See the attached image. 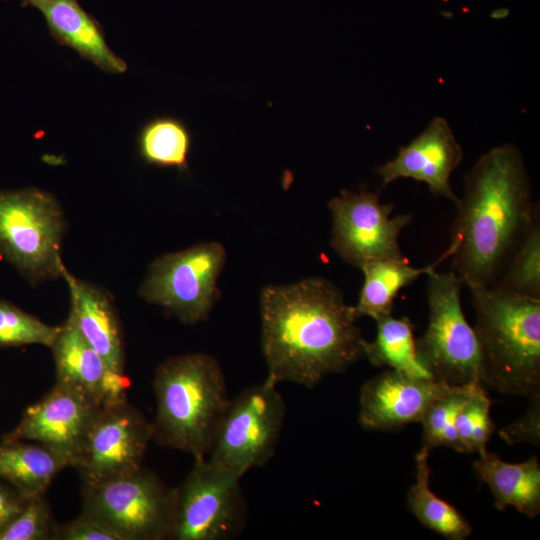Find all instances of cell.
I'll return each instance as SVG.
<instances>
[{
    "label": "cell",
    "instance_id": "cell-1",
    "mask_svg": "<svg viewBox=\"0 0 540 540\" xmlns=\"http://www.w3.org/2000/svg\"><path fill=\"white\" fill-rule=\"evenodd\" d=\"M260 313L266 379L275 384L313 388L364 357L354 307L325 278L264 287Z\"/></svg>",
    "mask_w": 540,
    "mask_h": 540
},
{
    "label": "cell",
    "instance_id": "cell-2",
    "mask_svg": "<svg viewBox=\"0 0 540 540\" xmlns=\"http://www.w3.org/2000/svg\"><path fill=\"white\" fill-rule=\"evenodd\" d=\"M456 207L452 271L469 289L489 288L540 217L521 151L503 144L480 156L464 177Z\"/></svg>",
    "mask_w": 540,
    "mask_h": 540
},
{
    "label": "cell",
    "instance_id": "cell-3",
    "mask_svg": "<svg viewBox=\"0 0 540 540\" xmlns=\"http://www.w3.org/2000/svg\"><path fill=\"white\" fill-rule=\"evenodd\" d=\"M153 440L205 458L229 402L222 368L206 353L170 357L155 370Z\"/></svg>",
    "mask_w": 540,
    "mask_h": 540
},
{
    "label": "cell",
    "instance_id": "cell-4",
    "mask_svg": "<svg viewBox=\"0 0 540 540\" xmlns=\"http://www.w3.org/2000/svg\"><path fill=\"white\" fill-rule=\"evenodd\" d=\"M482 383L501 394L540 393V300L470 288Z\"/></svg>",
    "mask_w": 540,
    "mask_h": 540
},
{
    "label": "cell",
    "instance_id": "cell-5",
    "mask_svg": "<svg viewBox=\"0 0 540 540\" xmlns=\"http://www.w3.org/2000/svg\"><path fill=\"white\" fill-rule=\"evenodd\" d=\"M427 276L429 321L415 340L418 360L434 381L449 386L483 384L479 343L461 305L462 281L452 270H434Z\"/></svg>",
    "mask_w": 540,
    "mask_h": 540
},
{
    "label": "cell",
    "instance_id": "cell-6",
    "mask_svg": "<svg viewBox=\"0 0 540 540\" xmlns=\"http://www.w3.org/2000/svg\"><path fill=\"white\" fill-rule=\"evenodd\" d=\"M64 228L52 194L38 188L0 190V255L29 281L62 277Z\"/></svg>",
    "mask_w": 540,
    "mask_h": 540
},
{
    "label": "cell",
    "instance_id": "cell-7",
    "mask_svg": "<svg viewBox=\"0 0 540 540\" xmlns=\"http://www.w3.org/2000/svg\"><path fill=\"white\" fill-rule=\"evenodd\" d=\"M175 488L144 468L82 486L81 514L100 523L119 540L168 539Z\"/></svg>",
    "mask_w": 540,
    "mask_h": 540
},
{
    "label": "cell",
    "instance_id": "cell-8",
    "mask_svg": "<svg viewBox=\"0 0 540 540\" xmlns=\"http://www.w3.org/2000/svg\"><path fill=\"white\" fill-rule=\"evenodd\" d=\"M194 460L188 475L175 487L168 539L228 540L238 536L247 521L242 477L206 457Z\"/></svg>",
    "mask_w": 540,
    "mask_h": 540
},
{
    "label": "cell",
    "instance_id": "cell-9",
    "mask_svg": "<svg viewBox=\"0 0 540 540\" xmlns=\"http://www.w3.org/2000/svg\"><path fill=\"white\" fill-rule=\"evenodd\" d=\"M286 416L277 384L265 379L229 400L206 456L243 477L275 454Z\"/></svg>",
    "mask_w": 540,
    "mask_h": 540
},
{
    "label": "cell",
    "instance_id": "cell-10",
    "mask_svg": "<svg viewBox=\"0 0 540 540\" xmlns=\"http://www.w3.org/2000/svg\"><path fill=\"white\" fill-rule=\"evenodd\" d=\"M225 261L224 246L214 241L161 255L151 263L139 295L184 323L206 320L219 296Z\"/></svg>",
    "mask_w": 540,
    "mask_h": 540
},
{
    "label": "cell",
    "instance_id": "cell-11",
    "mask_svg": "<svg viewBox=\"0 0 540 540\" xmlns=\"http://www.w3.org/2000/svg\"><path fill=\"white\" fill-rule=\"evenodd\" d=\"M332 216L330 243L348 264L361 269L375 259L404 258L399 245L412 214L391 216L394 205L381 203L379 194L363 188L341 190L328 203Z\"/></svg>",
    "mask_w": 540,
    "mask_h": 540
},
{
    "label": "cell",
    "instance_id": "cell-12",
    "mask_svg": "<svg viewBox=\"0 0 540 540\" xmlns=\"http://www.w3.org/2000/svg\"><path fill=\"white\" fill-rule=\"evenodd\" d=\"M153 427L127 399L103 406L83 439L72 466L83 484H94L142 467Z\"/></svg>",
    "mask_w": 540,
    "mask_h": 540
},
{
    "label": "cell",
    "instance_id": "cell-13",
    "mask_svg": "<svg viewBox=\"0 0 540 540\" xmlns=\"http://www.w3.org/2000/svg\"><path fill=\"white\" fill-rule=\"evenodd\" d=\"M102 407L80 390L56 382L43 398L25 409L17 426L4 434L2 441L29 440L42 444L72 466L91 422Z\"/></svg>",
    "mask_w": 540,
    "mask_h": 540
},
{
    "label": "cell",
    "instance_id": "cell-14",
    "mask_svg": "<svg viewBox=\"0 0 540 540\" xmlns=\"http://www.w3.org/2000/svg\"><path fill=\"white\" fill-rule=\"evenodd\" d=\"M452 387L387 369L366 381L359 395V424L369 431H397L419 422Z\"/></svg>",
    "mask_w": 540,
    "mask_h": 540
},
{
    "label": "cell",
    "instance_id": "cell-15",
    "mask_svg": "<svg viewBox=\"0 0 540 540\" xmlns=\"http://www.w3.org/2000/svg\"><path fill=\"white\" fill-rule=\"evenodd\" d=\"M464 156L446 119L433 118L424 130L407 145L401 146L397 155L376 167L382 188L399 178H411L426 183L431 193L457 204L459 197L450 184L453 171Z\"/></svg>",
    "mask_w": 540,
    "mask_h": 540
},
{
    "label": "cell",
    "instance_id": "cell-16",
    "mask_svg": "<svg viewBox=\"0 0 540 540\" xmlns=\"http://www.w3.org/2000/svg\"><path fill=\"white\" fill-rule=\"evenodd\" d=\"M51 350L57 383L80 390L103 406L127 399L128 379L108 367L69 316Z\"/></svg>",
    "mask_w": 540,
    "mask_h": 540
},
{
    "label": "cell",
    "instance_id": "cell-17",
    "mask_svg": "<svg viewBox=\"0 0 540 540\" xmlns=\"http://www.w3.org/2000/svg\"><path fill=\"white\" fill-rule=\"evenodd\" d=\"M21 5L34 7L43 15L50 34L60 45L75 50L107 73L127 70L126 62L110 49L101 24L78 0H22Z\"/></svg>",
    "mask_w": 540,
    "mask_h": 540
},
{
    "label": "cell",
    "instance_id": "cell-18",
    "mask_svg": "<svg viewBox=\"0 0 540 540\" xmlns=\"http://www.w3.org/2000/svg\"><path fill=\"white\" fill-rule=\"evenodd\" d=\"M62 278L70 293L68 316L108 367L119 375H125L120 324L109 296L92 283L73 276L66 268Z\"/></svg>",
    "mask_w": 540,
    "mask_h": 540
},
{
    "label": "cell",
    "instance_id": "cell-19",
    "mask_svg": "<svg viewBox=\"0 0 540 540\" xmlns=\"http://www.w3.org/2000/svg\"><path fill=\"white\" fill-rule=\"evenodd\" d=\"M473 468L488 485L498 510L511 506L528 518L539 515L540 464L537 456L521 463H508L486 451L474 461Z\"/></svg>",
    "mask_w": 540,
    "mask_h": 540
},
{
    "label": "cell",
    "instance_id": "cell-20",
    "mask_svg": "<svg viewBox=\"0 0 540 540\" xmlns=\"http://www.w3.org/2000/svg\"><path fill=\"white\" fill-rule=\"evenodd\" d=\"M448 245L437 260L424 267H413L406 257L399 259H375L365 263L360 269L364 282L358 302L354 307L356 318L368 316L375 321L392 315L394 301L401 289L413 283L421 275L436 270L444 260L451 257Z\"/></svg>",
    "mask_w": 540,
    "mask_h": 540
},
{
    "label": "cell",
    "instance_id": "cell-21",
    "mask_svg": "<svg viewBox=\"0 0 540 540\" xmlns=\"http://www.w3.org/2000/svg\"><path fill=\"white\" fill-rule=\"evenodd\" d=\"M68 462L39 443L12 441L0 443V480L26 498L44 495L55 476Z\"/></svg>",
    "mask_w": 540,
    "mask_h": 540
},
{
    "label": "cell",
    "instance_id": "cell-22",
    "mask_svg": "<svg viewBox=\"0 0 540 540\" xmlns=\"http://www.w3.org/2000/svg\"><path fill=\"white\" fill-rule=\"evenodd\" d=\"M430 451L421 447L415 456V482L407 494L410 511L426 528L449 540H464L472 532L467 519L430 488Z\"/></svg>",
    "mask_w": 540,
    "mask_h": 540
},
{
    "label": "cell",
    "instance_id": "cell-23",
    "mask_svg": "<svg viewBox=\"0 0 540 540\" xmlns=\"http://www.w3.org/2000/svg\"><path fill=\"white\" fill-rule=\"evenodd\" d=\"M373 341H365L364 357L375 367H386L403 374L431 379L417 357L413 325L408 317L388 315L376 320Z\"/></svg>",
    "mask_w": 540,
    "mask_h": 540
},
{
    "label": "cell",
    "instance_id": "cell-24",
    "mask_svg": "<svg viewBox=\"0 0 540 540\" xmlns=\"http://www.w3.org/2000/svg\"><path fill=\"white\" fill-rule=\"evenodd\" d=\"M138 150L149 165L164 168H188L192 135L186 124L173 116H158L147 121L140 129Z\"/></svg>",
    "mask_w": 540,
    "mask_h": 540
},
{
    "label": "cell",
    "instance_id": "cell-25",
    "mask_svg": "<svg viewBox=\"0 0 540 540\" xmlns=\"http://www.w3.org/2000/svg\"><path fill=\"white\" fill-rule=\"evenodd\" d=\"M489 288L506 295L540 300V217L533 222Z\"/></svg>",
    "mask_w": 540,
    "mask_h": 540
},
{
    "label": "cell",
    "instance_id": "cell-26",
    "mask_svg": "<svg viewBox=\"0 0 540 540\" xmlns=\"http://www.w3.org/2000/svg\"><path fill=\"white\" fill-rule=\"evenodd\" d=\"M476 385L452 387L430 405L420 421L423 427L422 447L429 451L437 447H448L461 452L455 417Z\"/></svg>",
    "mask_w": 540,
    "mask_h": 540
},
{
    "label": "cell",
    "instance_id": "cell-27",
    "mask_svg": "<svg viewBox=\"0 0 540 540\" xmlns=\"http://www.w3.org/2000/svg\"><path fill=\"white\" fill-rule=\"evenodd\" d=\"M491 400L483 384L473 387L455 417V430L462 453L479 455L487 451V443L495 430L490 417Z\"/></svg>",
    "mask_w": 540,
    "mask_h": 540
},
{
    "label": "cell",
    "instance_id": "cell-28",
    "mask_svg": "<svg viewBox=\"0 0 540 540\" xmlns=\"http://www.w3.org/2000/svg\"><path fill=\"white\" fill-rule=\"evenodd\" d=\"M60 326L42 322L14 304L0 299V346L53 345Z\"/></svg>",
    "mask_w": 540,
    "mask_h": 540
},
{
    "label": "cell",
    "instance_id": "cell-29",
    "mask_svg": "<svg viewBox=\"0 0 540 540\" xmlns=\"http://www.w3.org/2000/svg\"><path fill=\"white\" fill-rule=\"evenodd\" d=\"M57 524L44 495L28 498L21 512L1 531L0 540H54Z\"/></svg>",
    "mask_w": 540,
    "mask_h": 540
},
{
    "label": "cell",
    "instance_id": "cell-30",
    "mask_svg": "<svg viewBox=\"0 0 540 540\" xmlns=\"http://www.w3.org/2000/svg\"><path fill=\"white\" fill-rule=\"evenodd\" d=\"M525 413L499 430V436L508 444L528 443L540 445V393L528 397Z\"/></svg>",
    "mask_w": 540,
    "mask_h": 540
},
{
    "label": "cell",
    "instance_id": "cell-31",
    "mask_svg": "<svg viewBox=\"0 0 540 540\" xmlns=\"http://www.w3.org/2000/svg\"><path fill=\"white\" fill-rule=\"evenodd\" d=\"M54 540H119L109 529L80 514L76 519L57 524Z\"/></svg>",
    "mask_w": 540,
    "mask_h": 540
},
{
    "label": "cell",
    "instance_id": "cell-32",
    "mask_svg": "<svg viewBox=\"0 0 540 540\" xmlns=\"http://www.w3.org/2000/svg\"><path fill=\"white\" fill-rule=\"evenodd\" d=\"M28 498L0 480V533L21 512Z\"/></svg>",
    "mask_w": 540,
    "mask_h": 540
},
{
    "label": "cell",
    "instance_id": "cell-33",
    "mask_svg": "<svg viewBox=\"0 0 540 540\" xmlns=\"http://www.w3.org/2000/svg\"><path fill=\"white\" fill-rule=\"evenodd\" d=\"M509 14V9H506V8H500V9H496L494 10L490 16L494 19H503L505 17H507Z\"/></svg>",
    "mask_w": 540,
    "mask_h": 540
}]
</instances>
